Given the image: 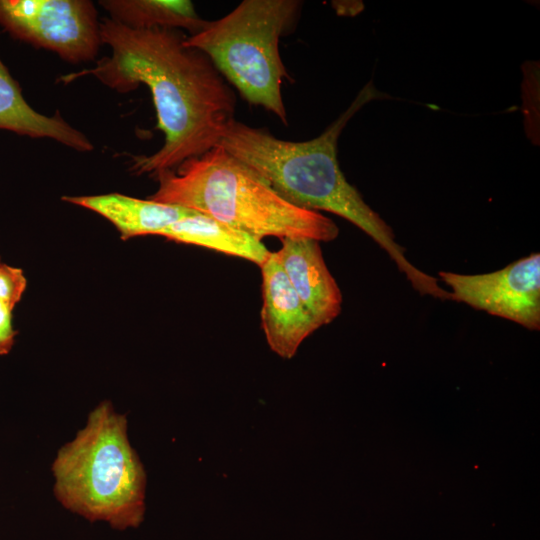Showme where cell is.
Returning <instances> with one entry per match:
<instances>
[{
	"label": "cell",
	"instance_id": "4",
	"mask_svg": "<svg viewBox=\"0 0 540 540\" xmlns=\"http://www.w3.org/2000/svg\"><path fill=\"white\" fill-rule=\"evenodd\" d=\"M53 493L68 511L116 530L137 528L146 511L147 475L128 437L125 414L109 400L53 459Z\"/></svg>",
	"mask_w": 540,
	"mask_h": 540
},
{
	"label": "cell",
	"instance_id": "8",
	"mask_svg": "<svg viewBox=\"0 0 540 540\" xmlns=\"http://www.w3.org/2000/svg\"><path fill=\"white\" fill-rule=\"evenodd\" d=\"M260 268L262 329L271 350L284 359H290L305 338L320 325L292 288L275 252H271Z\"/></svg>",
	"mask_w": 540,
	"mask_h": 540
},
{
	"label": "cell",
	"instance_id": "15",
	"mask_svg": "<svg viewBox=\"0 0 540 540\" xmlns=\"http://www.w3.org/2000/svg\"><path fill=\"white\" fill-rule=\"evenodd\" d=\"M14 305L0 301V355L8 354L13 345L16 331L12 324Z\"/></svg>",
	"mask_w": 540,
	"mask_h": 540
},
{
	"label": "cell",
	"instance_id": "12",
	"mask_svg": "<svg viewBox=\"0 0 540 540\" xmlns=\"http://www.w3.org/2000/svg\"><path fill=\"white\" fill-rule=\"evenodd\" d=\"M158 236L240 257L259 267L271 254L261 240L198 212L174 222Z\"/></svg>",
	"mask_w": 540,
	"mask_h": 540
},
{
	"label": "cell",
	"instance_id": "11",
	"mask_svg": "<svg viewBox=\"0 0 540 540\" xmlns=\"http://www.w3.org/2000/svg\"><path fill=\"white\" fill-rule=\"evenodd\" d=\"M0 129L31 138L53 139L80 152L94 149L87 136L66 122L59 111L47 116L32 108L23 97L19 83L1 59Z\"/></svg>",
	"mask_w": 540,
	"mask_h": 540
},
{
	"label": "cell",
	"instance_id": "7",
	"mask_svg": "<svg viewBox=\"0 0 540 540\" xmlns=\"http://www.w3.org/2000/svg\"><path fill=\"white\" fill-rule=\"evenodd\" d=\"M451 288L453 301L516 322L540 328V254L532 253L506 267L485 274L439 272Z\"/></svg>",
	"mask_w": 540,
	"mask_h": 540
},
{
	"label": "cell",
	"instance_id": "6",
	"mask_svg": "<svg viewBox=\"0 0 540 540\" xmlns=\"http://www.w3.org/2000/svg\"><path fill=\"white\" fill-rule=\"evenodd\" d=\"M100 21L89 0H0V26L13 38L78 64L96 58Z\"/></svg>",
	"mask_w": 540,
	"mask_h": 540
},
{
	"label": "cell",
	"instance_id": "10",
	"mask_svg": "<svg viewBox=\"0 0 540 540\" xmlns=\"http://www.w3.org/2000/svg\"><path fill=\"white\" fill-rule=\"evenodd\" d=\"M62 200L103 216L116 227L123 240L137 236L158 235L174 222L197 213L184 207L119 193L63 196Z\"/></svg>",
	"mask_w": 540,
	"mask_h": 540
},
{
	"label": "cell",
	"instance_id": "1",
	"mask_svg": "<svg viewBox=\"0 0 540 540\" xmlns=\"http://www.w3.org/2000/svg\"><path fill=\"white\" fill-rule=\"evenodd\" d=\"M99 27L111 55L58 80L68 84L93 76L118 93L140 84L149 88L164 144L151 155L131 156L130 170L154 176L213 148L234 118L236 98L210 58L187 47L186 36L176 29L136 30L111 18H103Z\"/></svg>",
	"mask_w": 540,
	"mask_h": 540
},
{
	"label": "cell",
	"instance_id": "16",
	"mask_svg": "<svg viewBox=\"0 0 540 540\" xmlns=\"http://www.w3.org/2000/svg\"><path fill=\"white\" fill-rule=\"evenodd\" d=\"M0 264H1V262H0Z\"/></svg>",
	"mask_w": 540,
	"mask_h": 540
},
{
	"label": "cell",
	"instance_id": "9",
	"mask_svg": "<svg viewBox=\"0 0 540 540\" xmlns=\"http://www.w3.org/2000/svg\"><path fill=\"white\" fill-rule=\"evenodd\" d=\"M275 252L292 288L321 326L332 322L341 312V291L329 272L319 241L286 237Z\"/></svg>",
	"mask_w": 540,
	"mask_h": 540
},
{
	"label": "cell",
	"instance_id": "2",
	"mask_svg": "<svg viewBox=\"0 0 540 540\" xmlns=\"http://www.w3.org/2000/svg\"><path fill=\"white\" fill-rule=\"evenodd\" d=\"M377 95L371 84L366 85L348 109L311 140L278 139L266 130L232 118L215 146L224 148L252 169L292 205L327 211L353 223L389 254L414 289L422 295L440 298L444 290L438 280L408 261L391 227L347 181L338 163L337 141L341 131L353 115Z\"/></svg>",
	"mask_w": 540,
	"mask_h": 540
},
{
	"label": "cell",
	"instance_id": "3",
	"mask_svg": "<svg viewBox=\"0 0 540 540\" xmlns=\"http://www.w3.org/2000/svg\"><path fill=\"white\" fill-rule=\"evenodd\" d=\"M148 199L207 215L261 240L274 236L332 241L339 229L317 211L292 205L220 146L153 176Z\"/></svg>",
	"mask_w": 540,
	"mask_h": 540
},
{
	"label": "cell",
	"instance_id": "14",
	"mask_svg": "<svg viewBox=\"0 0 540 540\" xmlns=\"http://www.w3.org/2000/svg\"><path fill=\"white\" fill-rule=\"evenodd\" d=\"M26 285L27 281L21 269L0 264V301L15 306L20 301Z\"/></svg>",
	"mask_w": 540,
	"mask_h": 540
},
{
	"label": "cell",
	"instance_id": "5",
	"mask_svg": "<svg viewBox=\"0 0 540 540\" xmlns=\"http://www.w3.org/2000/svg\"><path fill=\"white\" fill-rule=\"evenodd\" d=\"M300 1L244 0L224 17L208 21L186 37L250 104L261 106L288 124L281 84L289 79L279 52V40L296 21Z\"/></svg>",
	"mask_w": 540,
	"mask_h": 540
},
{
	"label": "cell",
	"instance_id": "13",
	"mask_svg": "<svg viewBox=\"0 0 540 540\" xmlns=\"http://www.w3.org/2000/svg\"><path fill=\"white\" fill-rule=\"evenodd\" d=\"M99 4L111 19L136 30L186 29L194 35L208 24L188 0H101Z\"/></svg>",
	"mask_w": 540,
	"mask_h": 540
}]
</instances>
